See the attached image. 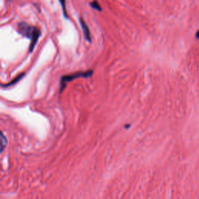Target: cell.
I'll return each instance as SVG.
<instances>
[{"mask_svg":"<svg viewBox=\"0 0 199 199\" xmlns=\"http://www.w3.org/2000/svg\"><path fill=\"white\" fill-rule=\"evenodd\" d=\"M90 6H91L93 9H96V10L102 11V8L100 7V4L98 3V2L97 1V0H94V1H93L92 2H90Z\"/></svg>","mask_w":199,"mask_h":199,"instance_id":"obj_6","label":"cell"},{"mask_svg":"<svg viewBox=\"0 0 199 199\" xmlns=\"http://www.w3.org/2000/svg\"><path fill=\"white\" fill-rule=\"evenodd\" d=\"M0 142H1V144H0V146H1L0 152H1L2 151L3 149H5V147H6V143H7V141H6V138L4 136V135H3L2 132L1 131H0Z\"/></svg>","mask_w":199,"mask_h":199,"instance_id":"obj_4","label":"cell"},{"mask_svg":"<svg viewBox=\"0 0 199 199\" xmlns=\"http://www.w3.org/2000/svg\"><path fill=\"white\" fill-rule=\"evenodd\" d=\"M93 73V70H88V71L84 72H76L72 73V74L63 76L61 78V81H60V93H62V92L64 90V89L66 88V84L68 83V82H72V81H73L76 79H78V78L91 77Z\"/></svg>","mask_w":199,"mask_h":199,"instance_id":"obj_2","label":"cell"},{"mask_svg":"<svg viewBox=\"0 0 199 199\" xmlns=\"http://www.w3.org/2000/svg\"><path fill=\"white\" fill-rule=\"evenodd\" d=\"M79 22H80L81 27H82V32H83L84 37H85V39L87 40L88 42H91L92 41L91 33H90V28H89L88 25L87 24V23H86V22L84 21L83 19H82V18L79 19Z\"/></svg>","mask_w":199,"mask_h":199,"instance_id":"obj_3","label":"cell"},{"mask_svg":"<svg viewBox=\"0 0 199 199\" xmlns=\"http://www.w3.org/2000/svg\"><path fill=\"white\" fill-rule=\"evenodd\" d=\"M24 76V74H23V73H22V74H20V76H17V78H16L15 79H14L13 81H12V82H9V84H7V85H5V87H9V86H11V85H12V84H14V83H16V82H18L19 80H20V79H22V77H23V76Z\"/></svg>","mask_w":199,"mask_h":199,"instance_id":"obj_7","label":"cell"},{"mask_svg":"<svg viewBox=\"0 0 199 199\" xmlns=\"http://www.w3.org/2000/svg\"><path fill=\"white\" fill-rule=\"evenodd\" d=\"M17 27H18L19 33L20 34H22L27 39L31 40L29 52H32L41 34V30L37 27L28 24L26 22H20Z\"/></svg>","mask_w":199,"mask_h":199,"instance_id":"obj_1","label":"cell"},{"mask_svg":"<svg viewBox=\"0 0 199 199\" xmlns=\"http://www.w3.org/2000/svg\"><path fill=\"white\" fill-rule=\"evenodd\" d=\"M195 36H196V38H198V39H199V31H198V32H197L196 35H195Z\"/></svg>","mask_w":199,"mask_h":199,"instance_id":"obj_8","label":"cell"},{"mask_svg":"<svg viewBox=\"0 0 199 199\" xmlns=\"http://www.w3.org/2000/svg\"><path fill=\"white\" fill-rule=\"evenodd\" d=\"M62 6V9L63 10V14H64L65 17L66 18H68V15H67V10H66V0H58Z\"/></svg>","mask_w":199,"mask_h":199,"instance_id":"obj_5","label":"cell"}]
</instances>
